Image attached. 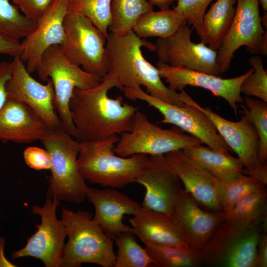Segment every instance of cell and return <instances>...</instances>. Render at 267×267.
Here are the masks:
<instances>
[{
    "label": "cell",
    "mask_w": 267,
    "mask_h": 267,
    "mask_svg": "<svg viewBox=\"0 0 267 267\" xmlns=\"http://www.w3.org/2000/svg\"><path fill=\"white\" fill-rule=\"evenodd\" d=\"M155 267H194L202 263L200 251L193 247L145 245Z\"/></svg>",
    "instance_id": "f1b7e54d"
},
{
    "label": "cell",
    "mask_w": 267,
    "mask_h": 267,
    "mask_svg": "<svg viewBox=\"0 0 267 267\" xmlns=\"http://www.w3.org/2000/svg\"><path fill=\"white\" fill-rule=\"evenodd\" d=\"M147 0H112V20L108 29L110 32L123 35L133 31L138 19L153 10Z\"/></svg>",
    "instance_id": "83f0119b"
},
{
    "label": "cell",
    "mask_w": 267,
    "mask_h": 267,
    "mask_svg": "<svg viewBox=\"0 0 267 267\" xmlns=\"http://www.w3.org/2000/svg\"><path fill=\"white\" fill-rule=\"evenodd\" d=\"M114 240L117 247L114 267H155L154 261L138 243L133 231L121 233Z\"/></svg>",
    "instance_id": "f546056e"
},
{
    "label": "cell",
    "mask_w": 267,
    "mask_h": 267,
    "mask_svg": "<svg viewBox=\"0 0 267 267\" xmlns=\"http://www.w3.org/2000/svg\"><path fill=\"white\" fill-rule=\"evenodd\" d=\"M22 50L21 42L0 32V55H7L13 57L19 56Z\"/></svg>",
    "instance_id": "f35d334b"
},
{
    "label": "cell",
    "mask_w": 267,
    "mask_h": 267,
    "mask_svg": "<svg viewBox=\"0 0 267 267\" xmlns=\"http://www.w3.org/2000/svg\"><path fill=\"white\" fill-rule=\"evenodd\" d=\"M236 0H217L205 13L201 26V43L217 51L233 21Z\"/></svg>",
    "instance_id": "603a6c76"
},
{
    "label": "cell",
    "mask_w": 267,
    "mask_h": 267,
    "mask_svg": "<svg viewBox=\"0 0 267 267\" xmlns=\"http://www.w3.org/2000/svg\"><path fill=\"white\" fill-rule=\"evenodd\" d=\"M11 75V63L3 61L0 62V110L5 104L8 95L6 85Z\"/></svg>",
    "instance_id": "ab89813d"
},
{
    "label": "cell",
    "mask_w": 267,
    "mask_h": 267,
    "mask_svg": "<svg viewBox=\"0 0 267 267\" xmlns=\"http://www.w3.org/2000/svg\"><path fill=\"white\" fill-rule=\"evenodd\" d=\"M176 0H148L152 5L157 6L160 10H165L170 8V6Z\"/></svg>",
    "instance_id": "7bdbcfd3"
},
{
    "label": "cell",
    "mask_w": 267,
    "mask_h": 267,
    "mask_svg": "<svg viewBox=\"0 0 267 267\" xmlns=\"http://www.w3.org/2000/svg\"><path fill=\"white\" fill-rule=\"evenodd\" d=\"M23 158L26 165L32 169L38 171L50 169V155L45 148L29 146L23 151Z\"/></svg>",
    "instance_id": "74e56055"
},
{
    "label": "cell",
    "mask_w": 267,
    "mask_h": 267,
    "mask_svg": "<svg viewBox=\"0 0 267 267\" xmlns=\"http://www.w3.org/2000/svg\"><path fill=\"white\" fill-rule=\"evenodd\" d=\"M173 10L191 25L198 36H201V26L206 10L213 0H176Z\"/></svg>",
    "instance_id": "d590c367"
},
{
    "label": "cell",
    "mask_w": 267,
    "mask_h": 267,
    "mask_svg": "<svg viewBox=\"0 0 267 267\" xmlns=\"http://www.w3.org/2000/svg\"><path fill=\"white\" fill-rule=\"evenodd\" d=\"M183 151L188 157L219 180H229L243 173L244 167L240 160L229 153L218 152L202 145Z\"/></svg>",
    "instance_id": "cb8c5ba5"
},
{
    "label": "cell",
    "mask_w": 267,
    "mask_h": 267,
    "mask_svg": "<svg viewBox=\"0 0 267 267\" xmlns=\"http://www.w3.org/2000/svg\"><path fill=\"white\" fill-rule=\"evenodd\" d=\"M59 201L47 197L43 206L33 205V214L40 216L41 222L36 231L29 237L22 248L11 254L13 259L33 257L41 261L46 267H61L67 234L65 227L56 217Z\"/></svg>",
    "instance_id": "7c38bea8"
},
{
    "label": "cell",
    "mask_w": 267,
    "mask_h": 267,
    "mask_svg": "<svg viewBox=\"0 0 267 267\" xmlns=\"http://www.w3.org/2000/svg\"><path fill=\"white\" fill-rule=\"evenodd\" d=\"M173 215L180 223L191 245L200 251L224 220L225 213L204 210L183 188L174 205Z\"/></svg>",
    "instance_id": "7402d4cb"
},
{
    "label": "cell",
    "mask_w": 267,
    "mask_h": 267,
    "mask_svg": "<svg viewBox=\"0 0 267 267\" xmlns=\"http://www.w3.org/2000/svg\"><path fill=\"white\" fill-rule=\"evenodd\" d=\"M135 182L145 189L142 207L173 215L174 205L183 187L164 155L149 156L146 166Z\"/></svg>",
    "instance_id": "2e32d148"
},
{
    "label": "cell",
    "mask_w": 267,
    "mask_h": 267,
    "mask_svg": "<svg viewBox=\"0 0 267 267\" xmlns=\"http://www.w3.org/2000/svg\"><path fill=\"white\" fill-rule=\"evenodd\" d=\"M156 67L161 78L174 91L181 90L187 86L198 87L210 91L214 95L225 99L237 114L238 106L243 103L240 91L243 80L252 72V68L244 74L230 79L194 71L184 67H174L158 60Z\"/></svg>",
    "instance_id": "9a60e30c"
},
{
    "label": "cell",
    "mask_w": 267,
    "mask_h": 267,
    "mask_svg": "<svg viewBox=\"0 0 267 267\" xmlns=\"http://www.w3.org/2000/svg\"><path fill=\"white\" fill-rule=\"evenodd\" d=\"M248 62L254 71L242 82L240 92L267 102V71L264 69L263 59L259 55H255L249 59Z\"/></svg>",
    "instance_id": "e575fe53"
},
{
    "label": "cell",
    "mask_w": 267,
    "mask_h": 267,
    "mask_svg": "<svg viewBox=\"0 0 267 267\" xmlns=\"http://www.w3.org/2000/svg\"><path fill=\"white\" fill-rule=\"evenodd\" d=\"M133 232L145 245L192 247L172 214L156 212L141 205L129 219Z\"/></svg>",
    "instance_id": "ffe728a7"
},
{
    "label": "cell",
    "mask_w": 267,
    "mask_h": 267,
    "mask_svg": "<svg viewBox=\"0 0 267 267\" xmlns=\"http://www.w3.org/2000/svg\"><path fill=\"white\" fill-rule=\"evenodd\" d=\"M115 87V80L107 74L93 87L74 89L70 109L77 141L101 140L131 130L138 108L124 103L121 96L109 97Z\"/></svg>",
    "instance_id": "6da1fadb"
},
{
    "label": "cell",
    "mask_w": 267,
    "mask_h": 267,
    "mask_svg": "<svg viewBox=\"0 0 267 267\" xmlns=\"http://www.w3.org/2000/svg\"><path fill=\"white\" fill-rule=\"evenodd\" d=\"M193 29L183 24L172 36L158 38L155 44L159 60L174 67H184L216 76L222 74L217 51L191 40Z\"/></svg>",
    "instance_id": "4fadbf2b"
},
{
    "label": "cell",
    "mask_w": 267,
    "mask_h": 267,
    "mask_svg": "<svg viewBox=\"0 0 267 267\" xmlns=\"http://www.w3.org/2000/svg\"><path fill=\"white\" fill-rule=\"evenodd\" d=\"M40 141L51 158L48 197L59 202H83L88 186L78 166L79 142L62 127L52 130Z\"/></svg>",
    "instance_id": "5b68a950"
},
{
    "label": "cell",
    "mask_w": 267,
    "mask_h": 267,
    "mask_svg": "<svg viewBox=\"0 0 267 267\" xmlns=\"http://www.w3.org/2000/svg\"><path fill=\"white\" fill-rule=\"evenodd\" d=\"M202 144L200 139L176 126L163 129L152 123L138 110L131 130L120 134L114 150L117 155L124 157L140 154L158 156Z\"/></svg>",
    "instance_id": "52a82bcc"
},
{
    "label": "cell",
    "mask_w": 267,
    "mask_h": 267,
    "mask_svg": "<svg viewBox=\"0 0 267 267\" xmlns=\"http://www.w3.org/2000/svg\"><path fill=\"white\" fill-rule=\"evenodd\" d=\"M11 75L6 85L8 98L19 100L36 112L52 130L61 127L54 105V91L51 80L43 84L27 70L19 56L10 62Z\"/></svg>",
    "instance_id": "5bb4252c"
},
{
    "label": "cell",
    "mask_w": 267,
    "mask_h": 267,
    "mask_svg": "<svg viewBox=\"0 0 267 267\" xmlns=\"http://www.w3.org/2000/svg\"><path fill=\"white\" fill-rule=\"evenodd\" d=\"M236 0L233 21L217 50V62L222 74L228 70L234 52L242 46L251 54H267V33L262 27L259 0Z\"/></svg>",
    "instance_id": "8fae6325"
},
{
    "label": "cell",
    "mask_w": 267,
    "mask_h": 267,
    "mask_svg": "<svg viewBox=\"0 0 267 267\" xmlns=\"http://www.w3.org/2000/svg\"><path fill=\"white\" fill-rule=\"evenodd\" d=\"M267 267V235L262 234L258 247L256 267Z\"/></svg>",
    "instance_id": "60d3db41"
},
{
    "label": "cell",
    "mask_w": 267,
    "mask_h": 267,
    "mask_svg": "<svg viewBox=\"0 0 267 267\" xmlns=\"http://www.w3.org/2000/svg\"><path fill=\"white\" fill-rule=\"evenodd\" d=\"M261 235L259 225L243 232L228 248L220 266L256 267L258 247Z\"/></svg>",
    "instance_id": "4316f807"
},
{
    "label": "cell",
    "mask_w": 267,
    "mask_h": 267,
    "mask_svg": "<svg viewBox=\"0 0 267 267\" xmlns=\"http://www.w3.org/2000/svg\"><path fill=\"white\" fill-rule=\"evenodd\" d=\"M44 121L24 103L8 99L0 110V141L30 143L41 140L51 131Z\"/></svg>",
    "instance_id": "44dd1931"
},
{
    "label": "cell",
    "mask_w": 267,
    "mask_h": 267,
    "mask_svg": "<svg viewBox=\"0 0 267 267\" xmlns=\"http://www.w3.org/2000/svg\"><path fill=\"white\" fill-rule=\"evenodd\" d=\"M61 217L68 238L61 267H79L85 263L114 267L113 240L93 221L90 213L62 208Z\"/></svg>",
    "instance_id": "277c9868"
},
{
    "label": "cell",
    "mask_w": 267,
    "mask_h": 267,
    "mask_svg": "<svg viewBox=\"0 0 267 267\" xmlns=\"http://www.w3.org/2000/svg\"><path fill=\"white\" fill-rule=\"evenodd\" d=\"M142 47L154 51L155 45L133 31L123 35L108 33L104 58L106 75L115 80L120 89L143 86L150 95L162 101L184 105L178 92L163 83L157 67L144 58Z\"/></svg>",
    "instance_id": "7a4b0ae2"
},
{
    "label": "cell",
    "mask_w": 267,
    "mask_h": 267,
    "mask_svg": "<svg viewBox=\"0 0 267 267\" xmlns=\"http://www.w3.org/2000/svg\"><path fill=\"white\" fill-rule=\"evenodd\" d=\"M36 26V23L27 18L9 0H0V32L19 40L26 37Z\"/></svg>",
    "instance_id": "1f68e13d"
},
{
    "label": "cell",
    "mask_w": 267,
    "mask_h": 267,
    "mask_svg": "<svg viewBox=\"0 0 267 267\" xmlns=\"http://www.w3.org/2000/svg\"><path fill=\"white\" fill-rule=\"evenodd\" d=\"M5 244V240L3 237L0 238V267H15L14 264L9 262L5 257L3 253V248Z\"/></svg>",
    "instance_id": "b9f144b4"
},
{
    "label": "cell",
    "mask_w": 267,
    "mask_h": 267,
    "mask_svg": "<svg viewBox=\"0 0 267 267\" xmlns=\"http://www.w3.org/2000/svg\"><path fill=\"white\" fill-rule=\"evenodd\" d=\"M178 95L184 104L196 107L211 120L218 133L230 149L236 153L245 168L243 174L267 184V166L259 161V137L250 119L243 114L239 121H231L213 112L209 107H202L183 89L178 92Z\"/></svg>",
    "instance_id": "ba28073f"
},
{
    "label": "cell",
    "mask_w": 267,
    "mask_h": 267,
    "mask_svg": "<svg viewBox=\"0 0 267 267\" xmlns=\"http://www.w3.org/2000/svg\"><path fill=\"white\" fill-rule=\"evenodd\" d=\"M68 0H55L36 28L21 42L20 58L30 74L36 72L44 52L50 47L62 45L65 42L64 19Z\"/></svg>",
    "instance_id": "e0dca14e"
},
{
    "label": "cell",
    "mask_w": 267,
    "mask_h": 267,
    "mask_svg": "<svg viewBox=\"0 0 267 267\" xmlns=\"http://www.w3.org/2000/svg\"><path fill=\"white\" fill-rule=\"evenodd\" d=\"M122 90L127 98L133 101H144L157 109L163 117L159 123L173 124L216 151L227 153L231 151L211 120L196 107L165 102L145 92L140 87L124 88Z\"/></svg>",
    "instance_id": "9c48e42d"
},
{
    "label": "cell",
    "mask_w": 267,
    "mask_h": 267,
    "mask_svg": "<svg viewBox=\"0 0 267 267\" xmlns=\"http://www.w3.org/2000/svg\"><path fill=\"white\" fill-rule=\"evenodd\" d=\"M266 186L256 189L240 198L225 213L224 220L246 229L258 226L267 219Z\"/></svg>",
    "instance_id": "d4e9b609"
},
{
    "label": "cell",
    "mask_w": 267,
    "mask_h": 267,
    "mask_svg": "<svg viewBox=\"0 0 267 267\" xmlns=\"http://www.w3.org/2000/svg\"><path fill=\"white\" fill-rule=\"evenodd\" d=\"M266 185L243 173L227 181L217 179V194L222 211L225 213L229 211L242 197Z\"/></svg>",
    "instance_id": "4dcf8cb0"
},
{
    "label": "cell",
    "mask_w": 267,
    "mask_h": 267,
    "mask_svg": "<svg viewBox=\"0 0 267 267\" xmlns=\"http://www.w3.org/2000/svg\"><path fill=\"white\" fill-rule=\"evenodd\" d=\"M243 103L239 105L243 114L247 116L253 123L258 135L259 146V161L267 165V102L245 95Z\"/></svg>",
    "instance_id": "836d02e7"
},
{
    "label": "cell",
    "mask_w": 267,
    "mask_h": 267,
    "mask_svg": "<svg viewBox=\"0 0 267 267\" xmlns=\"http://www.w3.org/2000/svg\"><path fill=\"white\" fill-rule=\"evenodd\" d=\"M65 43L60 48L73 62L102 80L106 38L86 17L68 11L64 22Z\"/></svg>",
    "instance_id": "30bf717a"
},
{
    "label": "cell",
    "mask_w": 267,
    "mask_h": 267,
    "mask_svg": "<svg viewBox=\"0 0 267 267\" xmlns=\"http://www.w3.org/2000/svg\"><path fill=\"white\" fill-rule=\"evenodd\" d=\"M112 0H68V11L82 15L89 19L107 38L112 15Z\"/></svg>",
    "instance_id": "d6a6232c"
},
{
    "label": "cell",
    "mask_w": 267,
    "mask_h": 267,
    "mask_svg": "<svg viewBox=\"0 0 267 267\" xmlns=\"http://www.w3.org/2000/svg\"><path fill=\"white\" fill-rule=\"evenodd\" d=\"M185 20L173 9L151 10L137 21L133 31L139 37L166 38L173 35Z\"/></svg>",
    "instance_id": "484cf974"
},
{
    "label": "cell",
    "mask_w": 267,
    "mask_h": 267,
    "mask_svg": "<svg viewBox=\"0 0 267 267\" xmlns=\"http://www.w3.org/2000/svg\"><path fill=\"white\" fill-rule=\"evenodd\" d=\"M36 72L43 81L48 79L52 81L55 108L61 127L74 137L75 129L70 109L74 90L91 88L101 80L71 61L58 45L50 47L44 52Z\"/></svg>",
    "instance_id": "8992f818"
},
{
    "label": "cell",
    "mask_w": 267,
    "mask_h": 267,
    "mask_svg": "<svg viewBox=\"0 0 267 267\" xmlns=\"http://www.w3.org/2000/svg\"><path fill=\"white\" fill-rule=\"evenodd\" d=\"M264 13H267V0H258Z\"/></svg>",
    "instance_id": "ee69618b"
},
{
    "label": "cell",
    "mask_w": 267,
    "mask_h": 267,
    "mask_svg": "<svg viewBox=\"0 0 267 267\" xmlns=\"http://www.w3.org/2000/svg\"><path fill=\"white\" fill-rule=\"evenodd\" d=\"M184 189L204 210L222 212L216 190L217 179L188 157L183 150L164 155Z\"/></svg>",
    "instance_id": "ac0fdd59"
},
{
    "label": "cell",
    "mask_w": 267,
    "mask_h": 267,
    "mask_svg": "<svg viewBox=\"0 0 267 267\" xmlns=\"http://www.w3.org/2000/svg\"><path fill=\"white\" fill-rule=\"evenodd\" d=\"M118 138L115 135L101 140L79 141L78 163L86 180L112 188L136 181L146 166L149 155H117L114 149Z\"/></svg>",
    "instance_id": "3957f363"
},
{
    "label": "cell",
    "mask_w": 267,
    "mask_h": 267,
    "mask_svg": "<svg viewBox=\"0 0 267 267\" xmlns=\"http://www.w3.org/2000/svg\"><path fill=\"white\" fill-rule=\"evenodd\" d=\"M86 198L94 207L93 221L109 238L114 240L121 233L133 231L131 226L124 223L123 218L134 215L141 205L114 189L88 187Z\"/></svg>",
    "instance_id": "d6986e66"
},
{
    "label": "cell",
    "mask_w": 267,
    "mask_h": 267,
    "mask_svg": "<svg viewBox=\"0 0 267 267\" xmlns=\"http://www.w3.org/2000/svg\"><path fill=\"white\" fill-rule=\"evenodd\" d=\"M55 0H12L27 18L37 23Z\"/></svg>",
    "instance_id": "8d00e7d4"
}]
</instances>
